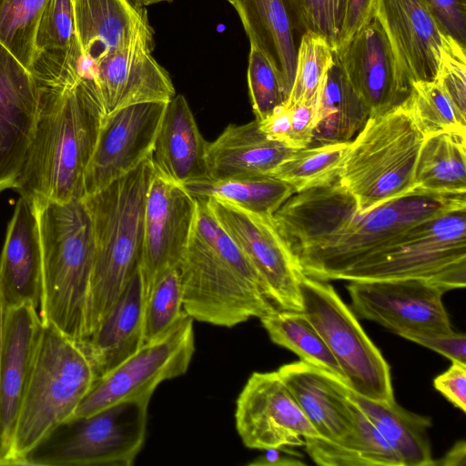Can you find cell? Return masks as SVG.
I'll list each match as a JSON object with an SVG mask.
<instances>
[{
  "label": "cell",
  "instance_id": "2e32d148",
  "mask_svg": "<svg viewBox=\"0 0 466 466\" xmlns=\"http://www.w3.org/2000/svg\"><path fill=\"white\" fill-rule=\"evenodd\" d=\"M235 422L249 449L304 446L305 439L319 438L277 370L250 375L237 399Z\"/></svg>",
  "mask_w": 466,
  "mask_h": 466
},
{
  "label": "cell",
  "instance_id": "7bdbcfd3",
  "mask_svg": "<svg viewBox=\"0 0 466 466\" xmlns=\"http://www.w3.org/2000/svg\"><path fill=\"white\" fill-rule=\"evenodd\" d=\"M349 398L355 426L362 442L363 458L366 466H402L399 456L369 417L350 396Z\"/></svg>",
  "mask_w": 466,
  "mask_h": 466
},
{
  "label": "cell",
  "instance_id": "e575fe53",
  "mask_svg": "<svg viewBox=\"0 0 466 466\" xmlns=\"http://www.w3.org/2000/svg\"><path fill=\"white\" fill-rule=\"evenodd\" d=\"M350 142L331 143L296 150L272 173L295 193L320 186L338 177Z\"/></svg>",
  "mask_w": 466,
  "mask_h": 466
},
{
  "label": "cell",
  "instance_id": "db71d44e",
  "mask_svg": "<svg viewBox=\"0 0 466 466\" xmlns=\"http://www.w3.org/2000/svg\"><path fill=\"white\" fill-rule=\"evenodd\" d=\"M172 0H135V3L139 7H145L150 5L161 3V2H170Z\"/></svg>",
  "mask_w": 466,
  "mask_h": 466
},
{
  "label": "cell",
  "instance_id": "277c9868",
  "mask_svg": "<svg viewBox=\"0 0 466 466\" xmlns=\"http://www.w3.org/2000/svg\"><path fill=\"white\" fill-rule=\"evenodd\" d=\"M43 258L39 317L81 343L88 337L95 240L83 201L34 198Z\"/></svg>",
  "mask_w": 466,
  "mask_h": 466
},
{
  "label": "cell",
  "instance_id": "ba28073f",
  "mask_svg": "<svg viewBox=\"0 0 466 466\" xmlns=\"http://www.w3.org/2000/svg\"><path fill=\"white\" fill-rule=\"evenodd\" d=\"M421 279L443 292L466 284V207L420 222L339 279Z\"/></svg>",
  "mask_w": 466,
  "mask_h": 466
},
{
  "label": "cell",
  "instance_id": "74e56055",
  "mask_svg": "<svg viewBox=\"0 0 466 466\" xmlns=\"http://www.w3.org/2000/svg\"><path fill=\"white\" fill-rule=\"evenodd\" d=\"M184 312L180 275L177 267L169 268L158 276L145 299L144 343L166 333Z\"/></svg>",
  "mask_w": 466,
  "mask_h": 466
},
{
  "label": "cell",
  "instance_id": "1f68e13d",
  "mask_svg": "<svg viewBox=\"0 0 466 466\" xmlns=\"http://www.w3.org/2000/svg\"><path fill=\"white\" fill-rule=\"evenodd\" d=\"M466 132L426 135L417 160L414 189L436 194H466Z\"/></svg>",
  "mask_w": 466,
  "mask_h": 466
},
{
  "label": "cell",
  "instance_id": "e0dca14e",
  "mask_svg": "<svg viewBox=\"0 0 466 466\" xmlns=\"http://www.w3.org/2000/svg\"><path fill=\"white\" fill-rule=\"evenodd\" d=\"M198 199L156 171L148 187L139 270L144 297L158 276L176 268L190 239Z\"/></svg>",
  "mask_w": 466,
  "mask_h": 466
},
{
  "label": "cell",
  "instance_id": "8992f818",
  "mask_svg": "<svg viewBox=\"0 0 466 466\" xmlns=\"http://www.w3.org/2000/svg\"><path fill=\"white\" fill-rule=\"evenodd\" d=\"M97 379L81 343L44 326L4 465H24L30 452L73 418Z\"/></svg>",
  "mask_w": 466,
  "mask_h": 466
},
{
  "label": "cell",
  "instance_id": "ee69618b",
  "mask_svg": "<svg viewBox=\"0 0 466 466\" xmlns=\"http://www.w3.org/2000/svg\"><path fill=\"white\" fill-rule=\"evenodd\" d=\"M441 30L466 47V0H424Z\"/></svg>",
  "mask_w": 466,
  "mask_h": 466
},
{
  "label": "cell",
  "instance_id": "3957f363",
  "mask_svg": "<svg viewBox=\"0 0 466 466\" xmlns=\"http://www.w3.org/2000/svg\"><path fill=\"white\" fill-rule=\"evenodd\" d=\"M197 199L193 231L177 266L183 310L193 319L226 328L275 310L248 258L205 199Z\"/></svg>",
  "mask_w": 466,
  "mask_h": 466
},
{
  "label": "cell",
  "instance_id": "cb8c5ba5",
  "mask_svg": "<svg viewBox=\"0 0 466 466\" xmlns=\"http://www.w3.org/2000/svg\"><path fill=\"white\" fill-rule=\"evenodd\" d=\"M42 282V247L35 202L20 196L0 256V288L6 307L27 303L38 309Z\"/></svg>",
  "mask_w": 466,
  "mask_h": 466
},
{
  "label": "cell",
  "instance_id": "11a10c76",
  "mask_svg": "<svg viewBox=\"0 0 466 466\" xmlns=\"http://www.w3.org/2000/svg\"><path fill=\"white\" fill-rule=\"evenodd\" d=\"M0 465L3 466L4 465V461H3V454H2V451H1V446H0Z\"/></svg>",
  "mask_w": 466,
  "mask_h": 466
},
{
  "label": "cell",
  "instance_id": "ffe728a7",
  "mask_svg": "<svg viewBox=\"0 0 466 466\" xmlns=\"http://www.w3.org/2000/svg\"><path fill=\"white\" fill-rule=\"evenodd\" d=\"M334 53L370 116L394 109L408 98L410 90L401 80L390 41L375 17Z\"/></svg>",
  "mask_w": 466,
  "mask_h": 466
},
{
  "label": "cell",
  "instance_id": "d590c367",
  "mask_svg": "<svg viewBox=\"0 0 466 466\" xmlns=\"http://www.w3.org/2000/svg\"><path fill=\"white\" fill-rule=\"evenodd\" d=\"M47 0H0V44L30 73L39 19Z\"/></svg>",
  "mask_w": 466,
  "mask_h": 466
},
{
  "label": "cell",
  "instance_id": "f546056e",
  "mask_svg": "<svg viewBox=\"0 0 466 466\" xmlns=\"http://www.w3.org/2000/svg\"><path fill=\"white\" fill-rule=\"evenodd\" d=\"M370 116L369 107L352 87L334 53L318 94L309 147L350 142Z\"/></svg>",
  "mask_w": 466,
  "mask_h": 466
},
{
  "label": "cell",
  "instance_id": "60d3db41",
  "mask_svg": "<svg viewBox=\"0 0 466 466\" xmlns=\"http://www.w3.org/2000/svg\"><path fill=\"white\" fill-rule=\"evenodd\" d=\"M248 86L255 117L263 120L277 107L286 104V94L274 68L266 56L250 45L248 65Z\"/></svg>",
  "mask_w": 466,
  "mask_h": 466
},
{
  "label": "cell",
  "instance_id": "9a60e30c",
  "mask_svg": "<svg viewBox=\"0 0 466 466\" xmlns=\"http://www.w3.org/2000/svg\"><path fill=\"white\" fill-rule=\"evenodd\" d=\"M154 33L141 34L96 61L82 84L98 101L104 116L146 102H168L175 96L172 81L152 56Z\"/></svg>",
  "mask_w": 466,
  "mask_h": 466
},
{
  "label": "cell",
  "instance_id": "7c38bea8",
  "mask_svg": "<svg viewBox=\"0 0 466 466\" xmlns=\"http://www.w3.org/2000/svg\"><path fill=\"white\" fill-rule=\"evenodd\" d=\"M195 351L193 319L186 312L162 336L100 376L73 417H83L120 401L152 397L164 380L185 374Z\"/></svg>",
  "mask_w": 466,
  "mask_h": 466
},
{
  "label": "cell",
  "instance_id": "c3c4849f",
  "mask_svg": "<svg viewBox=\"0 0 466 466\" xmlns=\"http://www.w3.org/2000/svg\"><path fill=\"white\" fill-rule=\"evenodd\" d=\"M375 2L376 0H347L343 26L335 49L344 46L370 23L374 16Z\"/></svg>",
  "mask_w": 466,
  "mask_h": 466
},
{
  "label": "cell",
  "instance_id": "bcb514c9",
  "mask_svg": "<svg viewBox=\"0 0 466 466\" xmlns=\"http://www.w3.org/2000/svg\"><path fill=\"white\" fill-rule=\"evenodd\" d=\"M434 388L463 412L466 411V366L452 362L433 380Z\"/></svg>",
  "mask_w": 466,
  "mask_h": 466
},
{
  "label": "cell",
  "instance_id": "f907efd6",
  "mask_svg": "<svg viewBox=\"0 0 466 466\" xmlns=\"http://www.w3.org/2000/svg\"><path fill=\"white\" fill-rule=\"evenodd\" d=\"M255 460L248 463V466H305L306 463L299 457L301 455L289 447L268 448Z\"/></svg>",
  "mask_w": 466,
  "mask_h": 466
},
{
  "label": "cell",
  "instance_id": "d6986e66",
  "mask_svg": "<svg viewBox=\"0 0 466 466\" xmlns=\"http://www.w3.org/2000/svg\"><path fill=\"white\" fill-rule=\"evenodd\" d=\"M391 46L400 76L410 90L436 77L445 33L424 0H376L374 16Z\"/></svg>",
  "mask_w": 466,
  "mask_h": 466
},
{
  "label": "cell",
  "instance_id": "7402d4cb",
  "mask_svg": "<svg viewBox=\"0 0 466 466\" xmlns=\"http://www.w3.org/2000/svg\"><path fill=\"white\" fill-rule=\"evenodd\" d=\"M44 325L38 309L24 303L6 307L0 362V446L4 456L12 439Z\"/></svg>",
  "mask_w": 466,
  "mask_h": 466
},
{
  "label": "cell",
  "instance_id": "d4e9b609",
  "mask_svg": "<svg viewBox=\"0 0 466 466\" xmlns=\"http://www.w3.org/2000/svg\"><path fill=\"white\" fill-rule=\"evenodd\" d=\"M208 142L182 95L167 102L150 158L157 173L180 184L208 177Z\"/></svg>",
  "mask_w": 466,
  "mask_h": 466
},
{
  "label": "cell",
  "instance_id": "f6af8a7d",
  "mask_svg": "<svg viewBox=\"0 0 466 466\" xmlns=\"http://www.w3.org/2000/svg\"><path fill=\"white\" fill-rule=\"evenodd\" d=\"M400 337L432 350L451 362L466 366V338L464 334L446 333H405Z\"/></svg>",
  "mask_w": 466,
  "mask_h": 466
},
{
  "label": "cell",
  "instance_id": "603a6c76",
  "mask_svg": "<svg viewBox=\"0 0 466 466\" xmlns=\"http://www.w3.org/2000/svg\"><path fill=\"white\" fill-rule=\"evenodd\" d=\"M79 50L77 77L82 80L96 61L141 34L153 33L147 10L135 0H72Z\"/></svg>",
  "mask_w": 466,
  "mask_h": 466
},
{
  "label": "cell",
  "instance_id": "5bb4252c",
  "mask_svg": "<svg viewBox=\"0 0 466 466\" xmlns=\"http://www.w3.org/2000/svg\"><path fill=\"white\" fill-rule=\"evenodd\" d=\"M351 309L401 336L452 331L443 291L426 279H358L347 286Z\"/></svg>",
  "mask_w": 466,
  "mask_h": 466
},
{
  "label": "cell",
  "instance_id": "b9f144b4",
  "mask_svg": "<svg viewBox=\"0 0 466 466\" xmlns=\"http://www.w3.org/2000/svg\"><path fill=\"white\" fill-rule=\"evenodd\" d=\"M434 81L459 114L466 118V47L446 34Z\"/></svg>",
  "mask_w": 466,
  "mask_h": 466
},
{
  "label": "cell",
  "instance_id": "9f6ffc18",
  "mask_svg": "<svg viewBox=\"0 0 466 466\" xmlns=\"http://www.w3.org/2000/svg\"><path fill=\"white\" fill-rule=\"evenodd\" d=\"M226 1L229 2L232 5L234 0H226Z\"/></svg>",
  "mask_w": 466,
  "mask_h": 466
},
{
  "label": "cell",
  "instance_id": "836d02e7",
  "mask_svg": "<svg viewBox=\"0 0 466 466\" xmlns=\"http://www.w3.org/2000/svg\"><path fill=\"white\" fill-rule=\"evenodd\" d=\"M259 319L272 342L291 350L300 360L346 383L344 373L336 359L302 311L276 309Z\"/></svg>",
  "mask_w": 466,
  "mask_h": 466
},
{
  "label": "cell",
  "instance_id": "4dcf8cb0",
  "mask_svg": "<svg viewBox=\"0 0 466 466\" xmlns=\"http://www.w3.org/2000/svg\"><path fill=\"white\" fill-rule=\"evenodd\" d=\"M351 400L365 412L399 456L402 466H432L429 417L409 411L396 400L387 403L365 398L348 387Z\"/></svg>",
  "mask_w": 466,
  "mask_h": 466
},
{
  "label": "cell",
  "instance_id": "8fae6325",
  "mask_svg": "<svg viewBox=\"0 0 466 466\" xmlns=\"http://www.w3.org/2000/svg\"><path fill=\"white\" fill-rule=\"evenodd\" d=\"M277 372L319 434L305 440L311 460L323 466H366L347 384L302 360Z\"/></svg>",
  "mask_w": 466,
  "mask_h": 466
},
{
  "label": "cell",
  "instance_id": "484cf974",
  "mask_svg": "<svg viewBox=\"0 0 466 466\" xmlns=\"http://www.w3.org/2000/svg\"><path fill=\"white\" fill-rule=\"evenodd\" d=\"M296 149L267 137L257 119L228 125L208 143L206 163L210 179L271 176Z\"/></svg>",
  "mask_w": 466,
  "mask_h": 466
},
{
  "label": "cell",
  "instance_id": "f35d334b",
  "mask_svg": "<svg viewBox=\"0 0 466 466\" xmlns=\"http://www.w3.org/2000/svg\"><path fill=\"white\" fill-rule=\"evenodd\" d=\"M333 56L334 51L326 38L310 31L302 34L288 104L317 103L322 78Z\"/></svg>",
  "mask_w": 466,
  "mask_h": 466
},
{
  "label": "cell",
  "instance_id": "9c48e42d",
  "mask_svg": "<svg viewBox=\"0 0 466 466\" xmlns=\"http://www.w3.org/2000/svg\"><path fill=\"white\" fill-rule=\"evenodd\" d=\"M151 397L120 401L60 425L24 465L131 466L143 448Z\"/></svg>",
  "mask_w": 466,
  "mask_h": 466
},
{
  "label": "cell",
  "instance_id": "8d00e7d4",
  "mask_svg": "<svg viewBox=\"0 0 466 466\" xmlns=\"http://www.w3.org/2000/svg\"><path fill=\"white\" fill-rule=\"evenodd\" d=\"M403 106L424 136L444 131L466 132V118L434 80L412 83Z\"/></svg>",
  "mask_w": 466,
  "mask_h": 466
},
{
  "label": "cell",
  "instance_id": "7a4b0ae2",
  "mask_svg": "<svg viewBox=\"0 0 466 466\" xmlns=\"http://www.w3.org/2000/svg\"><path fill=\"white\" fill-rule=\"evenodd\" d=\"M103 117L98 101L80 83L39 86L31 141L13 188L32 199H83Z\"/></svg>",
  "mask_w": 466,
  "mask_h": 466
},
{
  "label": "cell",
  "instance_id": "30bf717a",
  "mask_svg": "<svg viewBox=\"0 0 466 466\" xmlns=\"http://www.w3.org/2000/svg\"><path fill=\"white\" fill-rule=\"evenodd\" d=\"M300 292L302 312L336 359L347 386L373 400L394 401L388 362L334 288L304 275Z\"/></svg>",
  "mask_w": 466,
  "mask_h": 466
},
{
  "label": "cell",
  "instance_id": "f1b7e54d",
  "mask_svg": "<svg viewBox=\"0 0 466 466\" xmlns=\"http://www.w3.org/2000/svg\"><path fill=\"white\" fill-rule=\"evenodd\" d=\"M79 56L72 0H47L37 26L31 74L39 86L76 85Z\"/></svg>",
  "mask_w": 466,
  "mask_h": 466
},
{
  "label": "cell",
  "instance_id": "83f0119b",
  "mask_svg": "<svg viewBox=\"0 0 466 466\" xmlns=\"http://www.w3.org/2000/svg\"><path fill=\"white\" fill-rule=\"evenodd\" d=\"M250 45L268 60L289 97L294 82L298 47L296 25L286 0H234Z\"/></svg>",
  "mask_w": 466,
  "mask_h": 466
},
{
  "label": "cell",
  "instance_id": "4316f807",
  "mask_svg": "<svg viewBox=\"0 0 466 466\" xmlns=\"http://www.w3.org/2000/svg\"><path fill=\"white\" fill-rule=\"evenodd\" d=\"M144 289L139 266L96 329L81 344L98 378L136 352L143 344Z\"/></svg>",
  "mask_w": 466,
  "mask_h": 466
},
{
  "label": "cell",
  "instance_id": "4fadbf2b",
  "mask_svg": "<svg viewBox=\"0 0 466 466\" xmlns=\"http://www.w3.org/2000/svg\"><path fill=\"white\" fill-rule=\"evenodd\" d=\"M205 201L255 268L269 301L279 309L302 311L300 282L305 274L272 217L216 198Z\"/></svg>",
  "mask_w": 466,
  "mask_h": 466
},
{
  "label": "cell",
  "instance_id": "6da1fadb",
  "mask_svg": "<svg viewBox=\"0 0 466 466\" xmlns=\"http://www.w3.org/2000/svg\"><path fill=\"white\" fill-rule=\"evenodd\" d=\"M466 207V194L413 189L366 212L338 178L292 195L272 216L304 274L328 281L410 227Z\"/></svg>",
  "mask_w": 466,
  "mask_h": 466
},
{
  "label": "cell",
  "instance_id": "52a82bcc",
  "mask_svg": "<svg viewBox=\"0 0 466 466\" xmlns=\"http://www.w3.org/2000/svg\"><path fill=\"white\" fill-rule=\"evenodd\" d=\"M423 137L403 104L369 117L350 142L337 177L360 212L414 189Z\"/></svg>",
  "mask_w": 466,
  "mask_h": 466
},
{
  "label": "cell",
  "instance_id": "ac0fdd59",
  "mask_svg": "<svg viewBox=\"0 0 466 466\" xmlns=\"http://www.w3.org/2000/svg\"><path fill=\"white\" fill-rule=\"evenodd\" d=\"M167 104H136L103 117L86 172V196L106 187L150 157Z\"/></svg>",
  "mask_w": 466,
  "mask_h": 466
},
{
  "label": "cell",
  "instance_id": "d6a6232c",
  "mask_svg": "<svg viewBox=\"0 0 466 466\" xmlns=\"http://www.w3.org/2000/svg\"><path fill=\"white\" fill-rule=\"evenodd\" d=\"M184 187L197 198L219 199L265 217H272L295 194L289 185L271 176L205 178Z\"/></svg>",
  "mask_w": 466,
  "mask_h": 466
},
{
  "label": "cell",
  "instance_id": "5b68a950",
  "mask_svg": "<svg viewBox=\"0 0 466 466\" xmlns=\"http://www.w3.org/2000/svg\"><path fill=\"white\" fill-rule=\"evenodd\" d=\"M154 172L149 157L135 169L83 198L95 240L88 337L139 266L145 204Z\"/></svg>",
  "mask_w": 466,
  "mask_h": 466
},
{
  "label": "cell",
  "instance_id": "7dc6e473",
  "mask_svg": "<svg viewBox=\"0 0 466 466\" xmlns=\"http://www.w3.org/2000/svg\"><path fill=\"white\" fill-rule=\"evenodd\" d=\"M291 106L293 113L289 146L296 150L306 148L310 146L313 138L316 103H298Z\"/></svg>",
  "mask_w": 466,
  "mask_h": 466
},
{
  "label": "cell",
  "instance_id": "ab89813d",
  "mask_svg": "<svg viewBox=\"0 0 466 466\" xmlns=\"http://www.w3.org/2000/svg\"><path fill=\"white\" fill-rule=\"evenodd\" d=\"M296 28L327 39L334 50L339 39L347 0H286Z\"/></svg>",
  "mask_w": 466,
  "mask_h": 466
},
{
  "label": "cell",
  "instance_id": "681fc988",
  "mask_svg": "<svg viewBox=\"0 0 466 466\" xmlns=\"http://www.w3.org/2000/svg\"><path fill=\"white\" fill-rule=\"evenodd\" d=\"M292 113L293 106L286 103L277 107L263 120L258 121L259 128L269 138L289 146Z\"/></svg>",
  "mask_w": 466,
  "mask_h": 466
},
{
  "label": "cell",
  "instance_id": "44dd1931",
  "mask_svg": "<svg viewBox=\"0 0 466 466\" xmlns=\"http://www.w3.org/2000/svg\"><path fill=\"white\" fill-rule=\"evenodd\" d=\"M39 96L33 75L0 44V191L14 187L29 147Z\"/></svg>",
  "mask_w": 466,
  "mask_h": 466
},
{
  "label": "cell",
  "instance_id": "816d5d0a",
  "mask_svg": "<svg viewBox=\"0 0 466 466\" xmlns=\"http://www.w3.org/2000/svg\"><path fill=\"white\" fill-rule=\"evenodd\" d=\"M466 463V444L464 441L456 442L453 447L435 465L460 466Z\"/></svg>",
  "mask_w": 466,
  "mask_h": 466
},
{
  "label": "cell",
  "instance_id": "f5cc1de1",
  "mask_svg": "<svg viewBox=\"0 0 466 466\" xmlns=\"http://www.w3.org/2000/svg\"><path fill=\"white\" fill-rule=\"evenodd\" d=\"M6 311V304L0 288V362L3 351L4 335H5V318Z\"/></svg>",
  "mask_w": 466,
  "mask_h": 466
}]
</instances>
